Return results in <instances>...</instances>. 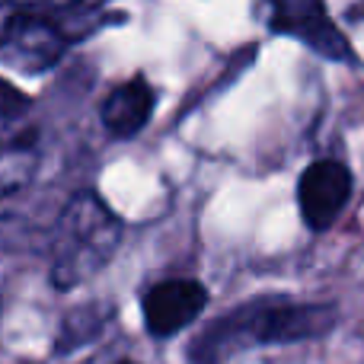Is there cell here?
Returning a JSON list of instances; mask_svg holds the SVG:
<instances>
[{"label": "cell", "instance_id": "5b68a950", "mask_svg": "<svg viewBox=\"0 0 364 364\" xmlns=\"http://www.w3.org/2000/svg\"><path fill=\"white\" fill-rule=\"evenodd\" d=\"M269 29L275 36H291L297 42H307L316 55L329 61H355L348 38L336 29L323 4H307V0H284L272 6Z\"/></svg>", "mask_w": 364, "mask_h": 364}, {"label": "cell", "instance_id": "6da1fadb", "mask_svg": "<svg viewBox=\"0 0 364 364\" xmlns=\"http://www.w3.org/2000/svg\"><path fill=\"white\" fill-rule=\"evenodd\" d=\"M336 326L333 304H297L288 297H259L214 320L192 342V358L220 361L233 352L320 339Z\"/></svg>", "mask_w": 364, "mask_h": 364}, {"label": "cell", "instance_id": "9c48e42d", "mask_svg": "<svg viewBox=\"0 0 364 364\" xmlns=\"http://www.w3.org/2000/svg\"><path fill=\"white\" fill-rule=\"evenodd\" d=\"M119 364H134V361H119Z\"/></svg>", "mask_w": 364, "mask_h": 364}, {"label": "cell", "instance_id": "7a4b0ae2", "mask_svg": "<svg viewBox=\"0 0 364 364\" xmlns=\"http://www.w3.org/2000/svg\"><path fill=\"white\" fill-rule=\"evenodd\" d=\"M122 243V220L93 188L77 192L61 208L51 230L48 278L58 291L90 282L109 265Z\"/></svg>", "mask_w": 364, "mask_h": 364}, {"label": "cell", "instance_id": "8992f818", "mask_svg": "<svg viewBox=\"0 0 364 364\" xmlns=\"http://www.w3.org/2000/svg\"><path fill=\"white\" fill-rule=\"evenodd\" d=\"M208 307V288L192 278H166V282L154 284L141 301L144 310V326L157 339H170L182 333L201 316Z\"/></svg>", "mask_w": 364, "mask_h": 364}, {"label": "cell", "instance_id": "ba28073f", "mask_svg": "<svg viewBox=\"0 0 364 364\" xmlns=\"http://www.w3.org/2000/svg\"><path fill=\"white\" fill-rule=\"evenodd\" d=\"M26 109H29V100H26V96L19 93V90L13 87L10 80H6V83H4V102H0V115H4V125H13L19 115H26Z\"/></svg>", "mask_w": 364, "mask_h": 364}, {"label": "cell", "instance_id": "52a82bcc", "mask_svg": "<svg viewBox=\"0 0 364 364\" xmlns=\"http://www.w3.org/2000/svg\"><path fill=\"white\" fill-rule=\"evenodd\" d=\"M151 115H154V90L141 77L112 87L100 106V119L112 138H134L151 122Z\"/></svg>", "mask_w": 364, "mask_h": 364}, {"label": "cell", "instance_id": "277c9868", "mask_svg": "<svg viewBox=\"0 0 364 364\" xmlns=\"http://www.w3.org/2000/svg\"><path fill=\"white\" fill-rule=\"evenodd\" d=\"M352 198V173L339 160H316L297 179V205L310 230H326Z\"/></svg>", "mask_w": 364, "mask_h": 364}, {"label": "cell", "instance_id": "3957f363", "mask_svg": "<svg viewBox=\"0 0 364 364\" xmlns=\"http://www.w3.org/2000/svg\"><path fill=\"white\" fill-rule=\"evenodd\" d=\"M100 16L96 6H19L4 23V61L26 74L55 68L70 42L83 38Z\"/></svg>", "mask_w": 364, "mask_h": 364}]
</instances>
